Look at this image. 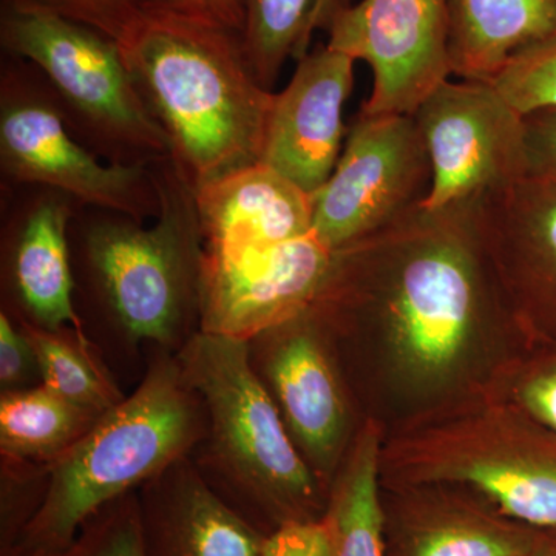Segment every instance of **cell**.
<instances>
[{
	"label": "cell",
	"mask_w": 556,
	"mask_h": 556,
	"mask_svg": "<svg viewBox=\"0 0 556 556\" xmlns=\"http://www.w3.org/2000/svg\"><path fill=\"white\" fill-rule=\"evenodd\" d=\"M327 345L311 306L248 340L249 364L300 455L329 490L345 448L348 407Z\"/></svg>",
	"instance_id": "obj_11"
},
{
	"label": "cell",
	"mask_w": 556,
	"mask_h": 556,
	"mask_svg": "<svg viewBox=\"0 0 556 556\" xmlns=\"http://www.w3.org/2000/svg\"><path fill=\"white\" fill-rule=\"evenodd\" d=\"M479 225L504 288L556 313V178L527 177L478 200Z\"/></svg>",
	"instance_id": "obj_17"
},
{
	"label": "cell",
	"mask_w": 556,
	"mask_h": 556,
	"mask_svg": "<svg viewBox=\"0 0 556 556\" xmlns=\"http://www.w3.org/2000/svg\"><path fill=\"white\" fill-rule=\"evenodd\" d=\"M353 0H314L313 11H311L308 31H306V38L311 43L314 31L325 30L328 22L334 16L338 11L345 9L351 5Z\"/></svg>",
	"instance_id": "obj_33"
},
{
	"label": "cell",
	"mask_w": 556,
	"mask_h": 556,
	"mask_svg": "<svg viewBox=\"0 0 556 556\" xmlns=\"http://www.w3.org/2000/svg\"><path fill=\"white\" fill-rule=\"evenodd\" d=\"M431 163L420 206L481 199L529 175L525 115L492 83L445 80L413 113Z\"/></svg>",
	"instance_id": "obj_9"
},
{
	"label": "cell",
	"mask_w": 556,
	"mask_h": 556,
	"mask_svg": "<svg viewBox=\"0 0 556 556\" xmlns=\"http://www.w3.org/2000/svg\"><path fill=\"white\" fill-rule=\"evenodd\" d=\"M175 357L206 408V433L189 457L212 490L263 536L324 518L329 490L249 364L248 340L199 331Z\"/></svg>",
	"instance_id": "obj_3"
},
{
	"label": "cell",
	"mask_w": 556,
	"mask_h": 556,
	"mask_svg": "<svg viewBox=\"0 0 556 556\" xmlns=\"http://www.w3.org/2000/svg\"><path fill=\"white\" fill-rule=\"evenodd\" d=\"M0 556H144L137 492L113 501L87 519L68 546L49 552L10 551Z\"/></svg>",
	"instance_id": "obj_24"
},
{
	"label": "cell",
	"mask_w": 556,
	"mask_h": 556,
	"mask_svg": "<svg viewBox=\"0 0 556 556\" xmlns=\"http://www.w3.org/2000/svg\"><path fill=\"white\" fill-rule=\"evenodd\" d=\"M529 556H556V529H541Z\"/></svg>",
	"instance_id": "obj_34"
},
{
	"label": "cell",
	"mask_w": 556,
	"mask_h": 556,
	"mask_svg": "<svg viewBox=\"0 0 556 556\" xmlns=\"http://www.w3.org/2000/svg\"><path fill=\"white\" fill-rule=\"evenodd\" d=\"M334 251L313 232L274 247L204 262V332L249 340L308 308L320 291Z\"/></svg>",
	"instance_id": "obj_12"
},
{
	"label": "cell",
	"mask_w": 556,
	"mask_h": 556,
	"mask_svg": "<svg viewBox=\"0 0 556 556\" xmlns=\"http://www.w3.org/2000/svg\"><path fill=\"white\" fill-rule=\"evenodd\" d=\"M450 62L460 79L492 83L511 58L556 33V0H448Z\"/></svg>",
	"instance_id": "obj_19"
},
{
	"label": "cell",
	"mask_w": 556,
	"mask_h": 556,
	"mask_svg": "<svg viewBox=\"0 0 556 556\" xmlns=\"http://www.w3.org/2000/svg\"><path fill=\"white\" fill-rule=\"evenodd\" d=\"M380 455L378 424L368 420L357 431L329 489L327 517L338 536V556H387Z\"/></svg>",
	"instance_id": "obj_21"
},
{
	"label": "cell",
	"mask_w": 556,
	"mask_h": 556,
	"mask_svg": "<svg viewBox=\"0 0 556 556\" xmlns=\"http://www.w3.org/2000/svg\"><path fill=\"white\" fill-rule=\"evenodd\" d=\"M195 199L211 255L229 257L313 232V195L265 163L201 186Z\"/></svg>",
	"instance_id": "obj_18"
},
{
	"label": "cell",
	"mask_w": 556,
	"mask_h": 556,
	"mask_svg": "<svg viewBox=\"0 0 556 556\" xmlns=\"http://www.w3.org/2000/svg\"><path fill=\"white\" fill-rule=\"evenodd\" d=\"M0 169L13 185L58 190L135 222L160 212L153 167L104 163L70 129L39 70L13 56L0 75Z\"/></svg>",
	"instance_id": "obj_7"
},
{
	"label": "cell",
	"mask_w": 556,
	"mask_h": 556,
	"mask_svg": "<svg viewBox=\"0 0 556 556\" xmlns=\"http://www.w3.org/2000/svg\"><path fill=\"white\" fill-rule=\"evenodd\" d=\"M42 386L35 350L20 325L0 311V388L2 393Z\"/></svg>",
	"instance_id": "obj_29"
},
{
	"label": "cell",
	"mask_w": 556,
	"mask_h": 556,
	"mask_svg": "<svg viewBox=\"0 0 556 556\" xmlns=\"http://www.w3.org/2000/svg\"><path fill=\"white\" fill-rule=\"evenodd\" d=\"M430 185L415 116L358 112L331 177L313 195V233L331 251L351 247L415 211Z\"/></svg>",
	"instance_id": "obj_8"
},
{
	"label": "cell",
	"mask_w": 556,
	"mask_h": 556,
	"mask_svg": "<svg viewBox=\"0 0 556 556\" xmlns=\"http://www.w3.org/2000/svg\"><path fill=\"white\" fill-rule=\"evenodd\" d=\"M0 473V554L16 546L38 514L47 489L46 464L2 457Z\"/></svg>",
	"instance_id": "obj_26"
},
{
	"label": "cell",
	"mask_w": 556,
	"mask_h": 556,
	"mask_svg": "<svg viewBox=\"0 0 556 556\" xmlns=\"http://www.w3.org/2000/svg\"><path fill=\"white\" fill-rule=\"evenodd\" d=\"M137 495L144 556H260L265 536L212 490L190 457Z\"/></svg>",
	"instance_id": "obj_16"
},
{
	"label": "cell",
	"mask_w": 556,
	"mask_h": 556,
	"mask_svg": "<svg viewBox=\"0 0 556 556\" xmlns=\"http://www.w3.org/2000/svg\"><path fill=\"white\" fill-rule=\"evenodd\" d=\"M388 485H464L506 517L556 529V447L506 404L420 420L382 450Z\"/></svg>",
	"instance_id": "obj_6"
},
{
	"label": "cell",
	"mask_w": 556,
	"mask_h": 556,
	"mask_svg": "<svg viewBox=\"0 0 556 556\" xmlns=\"http://www.w3.org/2000/svg\"><path fill=\"white\" fill-rule=\"evenodd\" d=\"M382 497L387 556H529L540 530L439 485Z\"/></svg>",
	"instance_id": "obj_15"
},
{
	"label": "cell",
	"mask_w": 556,
	"mask_h": 556,
	"mask_svg": "<svg viewBox=\"0 0 556 556\" xmlns=\"http://www.w3.org/2000/svg\"><path fill=\"white\" fill-rule=\"evenodd\" d=\"M76 207L75 200L58 190L35 188L3 222L2 311L14 320L49 331L86 332L76 313L70 244Z\"/></svg>",
	"instance_id": "obj_14"
},
{
	"label": "cell",
	"mask_w": 556,
	"mask_h": 556,
	"mask_svg": "<svg viewBox=\"0 0 556 556\" xmlns=\"http://www.w3.org/2000/svg\"><path fill=\"white\" fill-rule=\"evenodd\" d=\"M104 415L60 396L43 383L2 393L0 455L51 464L86 437Z\"/></svg>",
	"instance_id": "obj_20"
},
{
	"label": "cell",
	"mask_w": 556,
	"mask_h": 556,
	"mask_svg": "<svg viewBox=\"0 0 556 556\" xmlns=\"http://www.w3.org/2000/svg\"><path fill=\"white\" fill-rule=\"evenodd\" d=\"M492 84L521 115L556 108V33L511 58Z\"/></svg>",
	"instance_id": "obj_25"
},
{
	"label": "cell",
	"mask_w": 556,
	"mask_h": 556,
	"mask_svg": "<svg viewBox=\"0 0 556 556\" xmlns=\"http://www.w3.org/2000/svg\"><path fill=\"white\" fill-rule=\"evenodd\" d=\"M16 324L35 350L43 386L54 393L102 415L126 397L86 332Z\"/></svg>",
	"instance_id": "obj_22"
},
{
	"label": "cell",
	"mask_w": 556,
	"mask_h": 556,
	"mask_svg": "<svg viewBox=\"0 0 556 556\" xmlns=\"http://www.w3.org/2000/svg\"><path fill=\"white\" fill-rule=\"evenodd\" d=\"M519 401L530 415L556 431V369L541 372L526 382Z\"/></svg>",
	"instance_id": "obj_32"
},
{
	"label": "cell",
	"mask_w": 556,
	"mask_h": 556,
	"mask_svg": "<svg viewBox=\"0 0 556 556\" xmlns=\"http://www.w3.org/2000/svg\"><path fill=\"white\" fill-rule=\"evenodd\" d=\"M354 61L318 43L298 61L274 94L262 163L314 195L331 177L346 138L343 109L354 86Z\"/></svg>",
	"instance_id": "obj_13"
},
{
	"label": "cell",
	"mask_w": 556,
	"mask_h": 556,
	"mask_svg": "<svg viewBox=\"0 0 556 556\" xmlns=\"http://www.w3.org/2000/svg\"><path fill=\"white\" fill-rule=\"evenodd\" d=\"M529 175L556 178V108L525 115Z\"/></svg>",
	"instance_id": "obj_31"
},
{
	"label": "cell",
	"mask_w": 556,
	"mask_h": 556,
	"mask_svg": "<svg viewBox=\"0 0 556 556\" xmlns=\"http://www.w3.org/2000/svg\"><path fill=\"white\" fill-rule=\"evenodd\" d=\"M249 67L263 89H273L288 58L309 50L308 22L314 0H240Z\"/></svg>",
	"instance_id": "obj_23"
},
{
	"label": "cell",
	"mask_w": 556,
	"mask_h": 556,
	"mask_svg": "<svg viewBox=\"0 0 556 556\" xmlns=\"http://www.w3.org/2000/svg\"><path fill=\"white\" fill-rule=\"evenodd\" d=\"M54 13L67 17L109 38L119 40L138 20L146 0H35Z\"/></svg>",
	"instance_id": "obj_27"
},
{
	"label": "cell",
	"mask_w": 556,
	"mask_h": 556,
	"mask_svg": "<svg viewBox=\"0 0 556 556\" xmlns=\"http://www.w3.org/2000/svg\"><path fill=\"white\" fill-rule=\"evenodd\" d=\"M0 42L30 62L76 138L108 163L153 167L172 159L166 131L135 86L118 42L35 0H2Z\"/></svg>",
	"instance_id": "obj_5"
},
{
	"label": "cell",
	"mask_w": 556,
	"mask_h": 556,
	"mask_svg": "<svg viewBox=\"0 0 556 556\" xmlns=\"http://www.w3.org/2000/svg\"><path fill=\"white\" fill-rule=\"evenodd\" d=\"M144 9L164 11L214 27L243 31L240 0H146Z\"/></svg>",
	"instance_id": "obj_30"
},
{
	"label": "cell",
	"mask_w": 556,
	"mask_h": 556,
	"mask_svg": "<svg viewBox=\"0 0 556 556\" xmlns=\"http://www.w3.org/2000/svg\"><path fill=\"white\" fill-rule=\"evenodd\" d=\"M160 212L144 226L94 208L70 228L76 288L123 345L177 353L201 329L206 244L195 190L174 161L153 166Z\"/></svg>",
	"instance_id": "obj_2"
},
{
	"label": "cell",
	"mask_w": 556,
	"mask_h": 556,
	"mask_svg": "<svg viewBox=\"0 0 556 556\" xmlns=\"http://www.w3.org/2000/svg\"><path fill=\"white\" fill-rule=\"evenodd\" d=\"M116 42L193 190L262 163L274 93L249 67L241 33L144 9Z\"/></svg>",
	"instance_id": "obj_1"
},
{
	"label": "cell",
	"mask_w": 556,
	"mask_h": 556,
	"mask_svg": "<svg viewBox=\"0 0 556 556\" xmlns=\"http://www.w3.org/2000/svg\"><path fill=\"white\" fill-rule=\"evenodd\" d=\"M206 427V408L186 382L177 357L156 350L134 393L109 409L68 452L46 464V496L10 551L68 546L102 507L192 455Z\"/></svg>",
	"instance_id": "obj_4"
},
{
	"label": "cell",
	"mask_w": 556,
	"mask_h": 556,
	"mask_svg": "<svg viewBox=\"0 0 556 556\" xmlns=\"http://www.w3.org/2000/svg\"><path fill=\"white\" fill-rule=\"evenodd\" d=\"M338 536L325 515L309 521H291L263 538L260 556H338Z\"/></svg>",
	"instance_id": "obj_28"
},
{
	"label": "cell",
	"mask_w": 556,
	"mask_h": 556,
	"mask_svg": "<svg viewBox=\"0 0 556 556\" xmlns=\"http://www.w3.org/2000/svg\"><path fill=\"white\" fill-rule=\"evenodd\" d=\"M325 30L331 49L371 67L367 115H413L452 75L448 0H361Z\"/></svg>",
	"instance_id": "obj_10"
}]
</instances>
